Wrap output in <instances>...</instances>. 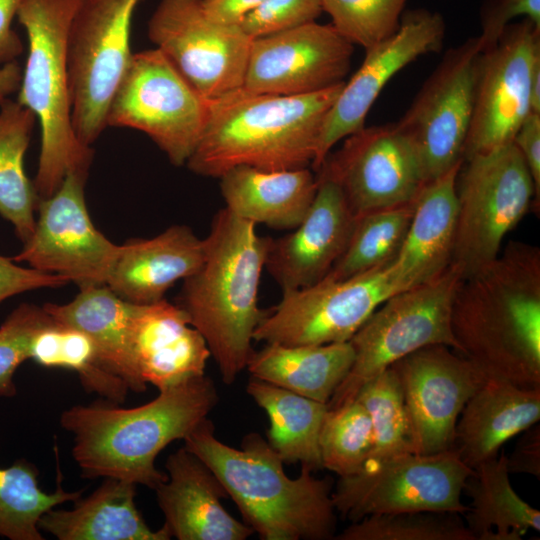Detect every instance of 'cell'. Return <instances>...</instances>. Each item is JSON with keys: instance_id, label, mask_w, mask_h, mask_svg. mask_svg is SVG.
Instances as JSON below:
<instances>
[{"instance_id": "cell-1", "label": "cell", "mask_w": 540, "mask_h": 540, "mask_svg": "<svg viewBox=\"0 0 540 540\" xmlns=\"http://www.w3.org/2000/svg\"><path fill=\"white\" fill-rule=\"evenodd\" d=\"M451 329L457 352L487 377L540 388V249L510 241L463 278Z\"/></svg>"}, {"instance_id": "cell-2", "label": "cell", "mask_w": 540, "mask_h": 540, "mask_svg": "<svg viewBox=\"0 0 540 540\" xmlns=\"http://www.w3.org/2000/svg\"><path fill=\"white\" fill-rule=\"evenodd\" d=\"M218 394L206 375L159 390L135 407L76 405L60 416L73 435V457L86 478L110 477L154 489L167 479L155 467L158 454L184 440L214 409Z\"/></svg>"}, {"instance_id": "cell-3", "label": "cell", "mask_w": 540, "mask_h": 540, "mask_svg": "<svg viewBox=\"0 0 540 540\" xmlns=\"http://www.w3.org/2000/svg\"><path fill=\"white\" fill-rule=\"evenodd\" d=\"M344 83L296 96L240 87L209 99L204 132L186 166L213 178L242 165L265 171L311 166L323 122Z\"/></svg>"}, {"instance_id": "cell-4", "label": "cell", "mask_w": 540, "mask_h": 540, "mask_svg": "<svg viewBox=\"0 0 540 540\" xmlns=\"http://www.w3.org/2000/svg\"><path fill=\"white\" fill-rule=\"evenodd\" d=\"M184 447L218 478L246 523L263 540H327L335 537L336 509L332 482L306 466L299 476L286 475L283 460L258 433L241 448L216 438L205 419L184 439Z\"/></svg>"}, {"instance_id": "cell-5", "label": "cell", "mask_w": 540, "mask_h": 540, "mask_svg": "<svg viewBox=\"0 0 540 540\" xmlns=\"http://www.w3.org/2000/svg\"><path fill=\"white\" fill-rule=\"evenodd\" d=\"M267 241L254 223L219 210L204 239L203 263L183 280L176 303L204 338L226 385L246 369L254 332L266 314L258 306V289Z\"/></svg>"}, {"instance_id": "cell-6", "label": "cell", "mask_w": 540, "mask_h": 540, "mask_svg": "<svg viewBox=\"0 0 540 540\" xmlns=\"http://www.w3.org/2000/svg\"><path fill=\"white\" fill-rule=\"evenodd\" d=\"M83 0H23L17 12L28 38V55L17 102L40 124L41 149L33 186L38 201L53 195L69 172L88 174L91 147L72 127L67 37Z\"/></svg>"}, {"instance_id": "cell-7", "label": "cell", "mask_w": 540, "mask_h": 540, "mask_svg": "<svg viewBox=\"0 0 540 540\" xmlns=\"http://www.w3.org/2000/svg\"><path fill=\"white\" fill-rule=\"evenodd\" d=\"M462 280L451 263L432 279L388 297L349 340L354 361L328 408L354 401L366 382L420 348L440 344L457 352L451 312Z\"/></svg>"}, {"instance_id": "cell-8", "label": "cell", "mask_w": 540, "mask_h": 540, "mask_svg": "<svg viewBox=\"0 0 540 540\" xmlns=\"http://www.w3.org/2000/svg\"><path fill=\"white\" fill-rule=\"evenodd\" d=\"M452 256L463 278L491 263L535 200L531 174L512 142L465 159L457 177Z\"/></svg>"}, {"instance_id": "cell-9", "label": "cell", "mask_w": 540, "mask_h": 540, "mask_svg": "<svg viewBox=\"0 0 540 540\" xmlns=\"http://www.w3.org/2000/svg\"><path fill=\"white\" fill-rule=\"evenodd\" d=\"M209 99L157 48L134 53L106 124L145 133L174 166L186 165L204 132Z\"/></svg>"}, {"instance_id": "cell-10", "label": "cell", "mask_w": 540, "mask_h": 540, "mask_svg": "<svg viewBox=\"0 0 540 540\" xmlns=\"http://www.w3.org/2000/svg\"><path fill=\"white\" fill-rule=\"evenodd\" d=\"M140 0H83L67 37L71 122L91 147L107 127L111 100L128 68L131 21Z\"/></svg>"}, {"instance_id": "cell-11", "label": "cell", "mask_w": 540, "mask_h": 540, "mask_svg": "<svg viewBox=\"0 0 540 540\" xmlns=\"http://www.w3.org/2000/svg\"><path fill=\"white\" fill-rule=\"evenodd\" d=\"M473 473L454 449L403 453L367 462L356 474L340 477L332 500L336 512L351 522L402 512L465 514L468 506L461 495Z\"/></svg>"}, {"instance_id": "cell-12", "label": "cell", "mask_w": 540, "mask_h": 540, "mask_svg": "<svg viewBox=\"0 0 540 540\" xmlns=\"http://www.w3.org/2000/svg\"><path fill=\"white\" fill-rule=\"evenodd\" d=\"M393 261V260H392ZM392 261L345 279L283 292L253 339L287 346L347 342L391 295L400 292Z\"/></svg>"}, {"instance_id": "cell-13", "label": "cell", "mask_w": 540, "mask_h": 540, "mask_svg": "<svg viewBox=\"0 0 540 540\" xmlns=\"http://www.w3.org/2000/svg\"><path fill=\"white\" fill-rule=\"evenodd\" d=\"M481 51L478 36L449 49L396 122L415 153L424 183L464 161Z\"/></svg>"}, {"instance_id": "cell-14", "label": "cell", "mask_w": 540, "mask_h": 540, "mask_svg": "<svg viewBox=\"0 0 540 540\" xmlns=\"http://www.w3.org/2000/svg\"><path fill=\"white\" fill-rule=\"evenodd\" d=\"M148 37L205 98L243 86L252 39L240 26L211 20L202 0H161Z\"/></svg>"}, {"instance_id": "cell-15", "label": "cell", "mask_w": 540, "mask_h": 540, "mask_svg": "<svg viewBox=\"0 0 540 540\" xmlns=\"http://www.w3.org/2000/svg\"><path fill=\"white\" fill-rule=\"evenodd\" d=\"M538 65L540 27L527 18L508 24L497 42L481 51L464 160L513 141L531 113V80Z\"/></svg>"}, {"instance_id": "cell-16", "label": "cell", "mask_w": 540, "mask_h": 540, "mask_svg": "<svg viewBox=\"0 0 540 540\" xmlns=\"http://www.w3.org/2000/svg\"><path fill=\"white\" fill-rule=\"evenodd\" d=\"M87 175L67 173L53 195L38 201L34 232L12 259L64 276L80 289L106 285L119 247L90 219L84 194Z\"/></svg>"}, {"instance_id": "cell-17", "label": "cell", "mask_w": 540, "mask_h": 540, "mask_svg": "<svg viewBox=\"0 0 540 540\" xmlns=\"http://www.w3.org/2000/svg\"><path fill=\"white\" fill-rule=\"evenodd\" d=\"M316 177L334 182L355 217L413 202L424 180L396 123L364 126L329 152Z\"/></svg>"}, {"instance_id": "cell-18", "label": "cell", "mask_w": 540, "mask_h": 540, "mask_svg": "<svg viewBox=\"0 0 540 540\" xmlns=\"http://www.w3.org/2000/svg\"><path fill=\"white\" fill-rule=\"evenodd\" d=\"M397 374L413 453L453 449L458 418L487 376L445 345L420 348L391 365Z\"/></svg>"}, {"instance_id": "cell-19", "label": "cell", "mask_w": 540, "mask_h": 540, "mask_svg": "<svg viewBox=\"0 0 540 540\" xmlns=\"http://www.w3.org/2000/svg\"><path fill=\"white\" fill-rule=\"evenodd\" d=\"M354 45L331 24L308 23L252 39L243 88L296 96L340 83L351 69Z\"/></svg>"}, {"instance_id": "cell-20", "label": "cell", "mask_w": 540, "mask_h": 540, "mask_svg": "<svg viewBox=\"0 0 540 540\" xmlns=\"http://www.w3.org/2000/svg\"><path fill=\"white\" fill-rule=\"evenodd\" d=\"M445 22L426 9L402 14L398 30L366 49L364 60L328 111L311 167L317 170L332 147L365 126L366 116L389 80L420 56L441 50Z\"/></svg>"}, {"instance_id": "cell-21", "label": "cell", "mask_w": 540, "mask_h": 540, "mask_svg": "<svg viewBox=\"0 0 540 540\" xmlns=\"http://www.w3.org/2000/svg\"><path fill=\"white\" fill-rule=\"evenodd\" d=\"M316 179L314 200L301 223L281 238L268 237L265 269L282 292L322 280L343 254L354 227L356 217L340 188Z\"/></svg>"}, {"instance_id": "cell-22", "label": "cell", "mask_w": 540, "mask_h": 540, "mask_svg": "<svg viewBox=\"0 0 540 540\" xmlns=\"http://www.w3.org/2000/svg\"><path fill=\"white\" fill-rule=\"evenodd\" d=\"M156 488L164 525L178 540H245L254 531L224 508L228 494L215 474L185 447L169 455Z\"/></svg>"}, {"instance_id": "cell-23", "label": "cell", "mask_w": 540, "mask_h": 540, "mask_svg": "<svg viewBox=\"0 0 540 540\" xmlns=\"http://www.w3.org/2000/svg\"><path fill=\"white\" fill-rule=\"evenodd\" d=\"M130 345L141 380L159 390L205 375L209 348L185 312L165 298L134 304Z\"/></svg>"}, {"instance_id": "cell-24", "label": "cell", "mask_w": 540, "mask_h": 540, "mask_svg": "<svg viewBox=\"0 0 540 540\" xmlns=\"http://www.w3.org/2000/svg\"><path fill=\"white\" fill-rule=\"evenodd\" d=\"M204 256V239L188 226L173 225L155 237L119 245L106 285L129 303H154L195 273Z\"/></svg>"}, {"instance_id": "cell-25", "label": "cell", "mask_w": 540, "mask_h": 540, "mask_svg": "<svg viewBox=\"0 0 540 540\" xmlns=\"http://www.w3.org/2000/svg\"><path fill=\"white\" fill-rule=\"evenodd\" d=\"M463 162L421 187L392 266L400 291L422 284L452 262L457 225V177Z\"/></svg>"}, {"instance_id": "cell-26", "label": "cell", "mask_w": 540, "mask_h": 540, "mask_svg": "<svg viewBox=\"0 0 540 540\" xmlns=\"http://www.w3.org/2000/svg\"><path fill=\"white\" fill-rule=\"evenodd\" d=\"M539 419L540 388H522L487 377L458 418L453 449L475 469L498 456L504 443Z\"/></svg>"}, {"instance_id": "cell-27", "label": "cell", "mask_w": 540, "mask_h": 540, "mask_svg": "<svg viewBox=\"0 0 540 540\" xmlns=\"http://www.w3.org/2000/svg\"><path fill=\"white\" fill-rule=\"evenodd\" d=\"M220 179L225 208L235 216L275 229H294L307 214L317 191L309 167L265 171L236 166Z\"/></svg>"}, {"instance_id": "cell-28", "label": "cell", "mask_w": 540, "mask_h": 540, "mask_svg": "<svg viewBox=\"0 0 540 540\" xmlns=\"http://www.w3.org/2000/svg\"><path fill=\"white\" fill-rule=\"evenodd\" d=\"M133 306L107 285H100L80 289L67 304L47 303L42 308L55 321L90 338L99 369L123 381L129 390L141 393L146 384L137 371L129 338Z\"/></svg>"}, {"instance_id": "cell-29", "label": "cell", "mask_w": 540, "mask_h": 540, "mask_svg": "<svg viewBox=\"0 0 540 540\" xmlns=\"http://www.w3.org/2000/svg\"><path fill=\"white\" fill-rule=\"evenodd\" d=\"M135 496V483L107 477L72 509L47 511L39 528L59 540H169L165 525L153 531L146 524Z\"/></svg>"}, {"instance_id": "cell-30", "label": "cell", "mask_w": 540, "mask_h": 540, "mask_svg": "<svg viewBox=\"0 0 540 540\" xmlns=\"http://www.w3.org/2000/svg\"><path fill=\"white\" fill-rule=\"evenodd\" d=\"M354 361L349 341L287 346L266 343L247 363L253 378L328 403Z\"/></svg>"}, {"instance_id": "cell-31", "label": "cell", "mask_w": 540, "mask_h": 540, "mask_svg": "<svg viewBox=\"0 0 540 540\" xmlns=\"http://www.w3.org/2000/svg\"><path fill=\"white\" fill-rule=\"evenodd\" d=\"M473 470L464 490L471 498L465 515L474 540H520L540 530V511L513 489L503 452Z\"/></svg>"}, {"instance_id": "cell-32", "label": "cell", "mask_w": 540, "mask_h": 540, "mask_svg": "<svg viewBox=\"0 0 540 540\" xmlns=\"http://www.w3.org/2000/svg\"><path fill=\"white\" fill-rule=\"evenodd\" d=\"M246 391L266 412L267 442L283 462L323 468L319 435L327 404L253 377Z\"/></svg>"}, {"instance_id": "cell-33", "label": "cell", "mask_w": 540, "mask_h": 540, "mask_svg": "<svg viewBox=\"0 0 540 540\" xmlns=\"http://www.w3.org/2000/svg\"><path fill=\"white\" fill-rule=\"evenodd\" d=\"M17 101L0 105V215L11 222L23 243L35 228L38 197L24 171V155L36 121Z\"/></svg>"}, {"instance_id": "cell-34", "label": "cell", "mask_w": 540, "mask_h": 540, "mask_svg": "<svg viewBox=\"0 0 540 540\" xmlns=\"http://www.w3.org/2000/svg\"><path fill=\"white\" fill-rule=\"evenodd\" d=\"M82 490L65 491L61 485L53 493L44 492L38 470L25 461L0 468V536L10 540H43L40 518L67 501H76Z\"/></svg>"}, {"instance_id": "cell-35", "label": "cell", "mask_w": 540, "mask_h": 540, "mask_svg": "<svg viewBox=\"0 0 540 540\" xmlns=\"http://www.w3.org/2000/svg\"><path fill=\"white\" fill-rule=\"evenodd\" d=\"M29 359L44 367L77 372L87 391L114 403H122L129 390L123 381L96 366L94 346L85 333L54 319L35 333Z\"/></svg>"}, {"instance_id": "cell-36", "label": "cell", "mask_w": 540, "mask_h": 540, "mask_svg": "<svg viewBox=\"0 0 540 540\" xmlns=\"http://www.w3.org/2000/svg\"><path fill=\"white\" fill-rule=\"evenodd\" d=\"M414 206L415 200L356 217L343 254L326 276L345 279L394 260L405 240Z\"/></svg>"}, {"instance_id": "cell-37", "label": "cell", "mask_w": 540, "mask_h": 540, "mask_svg": "<svg viewBox=\"0 0 540 540\" xmlns=\"http://www.w3.org/2000/svg\"><path fill=\"white\" fill-rule=\"evenodd\" d=\"M354 400L365 407L372 423L373 446L366 463L413 453L400 383L391 366L366 382Z\"/></svg>"}, {"instance_id": "cell-38", "label": "cell", "mask_w": 540, "mask_h": 540, "mask_svg": "<svg viewBox=\"0 0 540 540\" xmlns=\"http://www.w3.org/2000/svg\"><path fill=\"white\" fill-rule=\"evenodd\" d=\"M372 446L371 419L359 401L328 408L319 435L323 468L339 477L354 475L365 465Z\"/></svg>"}, {"instance_id": "cell-39", "label": "cell", "mask_w": 540, "mask_h": 540, "mask_svg": "<svg viewBox=\"0 0 540 540\" xmlns=\"http://www.w3.org/2000/svg\"><path fill=\"white\" fill-rule=\"evenodd\" d=\"M337 540H474L458 513L402 512L352 522Z\"/></svg>"}, {"instance_id": "cell-40", "label": "cell", "mask_w": 540, "mask_h": 540, "mask_svg": "<svg viewBox=\"0 0 540 540\" xmlns=\"http://www.w3.org/2000/svg\"><path fill=\"white\" fill-rule=\"evenodd\" d=\"M407 0H322L331 25L351 44L365 50L399 28Z\"/></svg>"}, {"instance_id": "cell-41", "label": "cell", "mask_w": 540, "mask_h": 540, "mask_svg": "<svg viewBox=\"0 0 540 540\" xmlns=\"http://www.w3.org/2000/svg\"><path fill=\"white\" fill-rule=\"evenodd\" d=\"M51 319L43 308L22 304L0 326V397L16 394L14 374L29 359L35 333Z\"/></svg>"}, {"instance_id": "cell-42", "label": "cell", "mask_w": 540, "mask_h": 540, "mask_svg": "<svg viewBox=\"0 0 540 540\" xmlns=\"http://www.w3.org/2000/svg\"><path fill=\"white\" fill-rule=\"evenodd\" d=\"M322 0H264L239 25L251 39L315 22Z\"/></svg>"}, {"instance_id": "cell-43", "label": "cell", "mask_w": 540, "mask_h": 540, "mask_svg": "<svg viewBox=\"0 0 540 540\" xmlns=\"http://www.w3.org/2000/svg\"><path fill=\"white\" fill-rule=\"evenodd\" d=\"M522 17L540 27V0H484L480 9L482 51L493 46L512 20Z\"/></svg>"}, {"instance_id": "cell-44", "label": "cell", "mask_w": 540, "mask_h": 540, "mask_svg": "<svg viewBox=\"0 0 540 540\" xmlns=\"http://www.w3.org/2000/svg\"><path fill=\"white\" fill-rule=\"evenodd\" d=\"M68 282L64 276L24 268L0 256V302L25 291L61 287Z\"/></svg>"}, {"instance_id": "cell-45", "label": "cell", "mask_w": 540, "mask_h": 540, "mask_svg": "<svg viewBox=\"0 0 540 540\" xmlns=\"http://www.w3.org/2000/svg\"><path fill=\"white\" fill-rule=\"evenodd\" d=\"M513 143L522 155L531 174L534 188V205L540 199V114L529 113L516 131Z\"/></svg>"}, {"instance_id": "cell-46", "label": "cell", "mask_w": 540, "mask_h": 540, "mask_svg": "<svg viewBox=\"0 0 540 540\" xmlns=\"http://www.w3.org/2000/svg\"><path fill=\"white\" fill-rule=\"evenodd\" d=\"M509 474H528L540 478V427H529L515 445L511 455L506 456Z\"/></svg>"}, {"instance_id": "cell-47", "label": "cell", "mask_w": 540, "mask_h": 540, "mask_svg": "<svg viewBox=\"0 0 540 540\" xmlns=\"http://www.w3.org/2000/svg\"><path fill=\"white\" fill-rule=\"evenodd\" d=\"M23 0H0V65L16 61L24 51L23 43L12 29V21Z\"/></svg>"}, {"instance_id": "cell-48", "label": "cell", "mask_w": 540, "mask_h": 540, "mask_svg": "<svg viewBox=\"0 0 540 540\" xmlns=\"http://www.w3.org/2000/svg\"><path fill=\"white\" fill-rule=\"evenodd\" d=\"M264 0H202L206 15L213 21L239 26Z\"/></svg>"}, {"instance_id": "cell-49", "label": "cell", "mask_w": 540, "mask_h": 540, "mask_svg": "<svg viewBox=\"0 0 540 540\" xmlns=\"http://www.w3.org/2000/svg\"><path fill=\"white\" fill-rule=\"evenodd\" d=\"M22 79V68L16 61L6 63L0 67V105L8 97L18 92Z\"/></svg>"}]
</instances>
